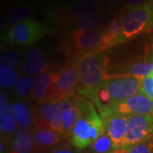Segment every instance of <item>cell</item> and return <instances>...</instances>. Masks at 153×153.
<instances>
[{"label":"cell","instance_id":"cell-20","mask_svg":"<svg viewBox=\"0 0 153 153\" xmlns=\"http://www.w3.org/2000/svg\"><path fill=\"white\" fill-rule=\"evenodd\" d=\"M62 134L52 129H43L36 130L34 134L35 145L40 149H47L52 147L61 141Z\"/></svg>","mask_w":153,"mask_h":153},{"label":"cell","instance_id":"cell-35","mask_svg":"<svg viewBox=\"0 0 153 153\" xmlns=\"http://www.w3.org/2000/svg\"><path fill=\"white\" fill-rule=\"evenodd\" d=\"M152 53H153V44L152 45Z\"/></svg>","mask_w":153,"mask_h":153},{"label":"cell","instance_id":"cell-21","mask_svg":"<svg viewBox=\"0 0 153 153\" xmlns=\"http://www.w3.org/2000/svg\"><path fill=\"white\" fill-rule=\"evenodd\" d=\"M13 115L21 128L27 129L33 124L31 110L24 102H16L13 104Z\"/></svg>","mask_w":153,"mask_h":153},{"label":"cell","instance_id":"cell-34","mask_svg":"<svg viewBox=\"0 0 153 153\" xmlns=\"http://www.w3.org/2000/svg\"><path fill=\"white\" fill-rule=\"evenodd\" d=\"M102 1H105V2H106V3H108L110 4H120L121 2H122V0H102Z\"/></svg>","mask_w":153,"mask_h":153},{"label":"cell","instance_id":"cell-22","mask_svg":"<svg viewBox=\"0 0 153 153\" xmlns=\"http://www.w3.org/2000/svg\"><path fill=\"white\" fill-rule=\"evenodd\" d=\"M103 20L100 15H90L81 18L71 26L72 30L82 32H95L102 27Z\"/></svg>","mask_w":153,"mask_h":153},{"label":"cell","instance_id":"cell-30","mask_svg":"<svg viewBox=\"0 0 153 153\" xmlns=\"http://www.w3.org/2000/svg\"><path fill=\"white\" fill-rule=\"evenodd\" d=\"M7 95L4 91H1L0 93V114H3L6 111L8 108V104H7Z\"/></svg>","mask_w":153,"mask_h":153},{"label":"cell","instance_id":"cell-33","mask_svg":"<svg viewBox=\"0 0 153 153\" xmlns=\"http://www.w3.org/2000/svg\"><path fill=\"white\" fill-rule=\"evenodd\" d=\"M129 151H130V147H123L119 149H113L112 151L107 153H129Z\"/></svg>","mask_w":153,"mask_h":153},{"label":"cell","instance_id":"cell-5","mask_svg":"<svg viewBox=\"0 0 153 153\" xmlns=\"http://www.w3.org/2000/svg\"><path fill=\"white\" fill-rule=\"evenodd\" d=\"M51 32L44 23L35 20H27L11 27L4 35L3 39L7 43L21 46H28Z\"/></svg>","mask_w":153,"mask_h":153},{"label":"cell","instance_id":"cell-13","mask_svg":"<svg viewBox=\"0 0 153 153\" xmlns=\"http://www.w3.org/2000/svg\"><path fill=\"white\" fill-rule=\"evenodd\" d=\"M75 94L66 96L58 102L60 111L62 127L66 135H70L79 117L78 108L75 103Z\"/></svg>","mask_w":153,"mask_h":153},{"label":"cell","instance_id":"cell-7","mask_svg":"<svg viewBox=\"0 0 153 153\" xmlns=\"http://www.w3.org/2000/svg\"><path fill=\"white\" fill-rule=\"evenodd\" d=\"M153 135V116H128L126 133L127 147H131L152 139Z\"/></svg>","mask_w":153,"mask_h":153},{"label":"cell","instance_id":"cell-28","mask_svg":"<svg viewBox=\"0 0 153 153\" xmlns=\"http://www.w3.org/2000/svg\"><path fill=\"white\" fill-rule=\"evenodd\" d=\"M140 91L153 102V74L143 78Z\"/></svg>","mask_w":153,"mask_h":153},{"label":"cell","instance_id":"cell-10","mask_svg":"<svg viewBox=\"0 0 153 153\" xmlns=\"http://www.w3.org/2000/svg\"><path fill=\"white\" fill-rule=\"evenodd\" d=\"M111 110L123 115L153 116V102L142 93H138L111 106Z\"/></svg>","mask_w":153,"mask_h":153},{"label":"cell","instance_id":"cell-1","mask_svg":"<svg viewBox=\"0 0 153 153\" xmlns=\"http://www.w3.org/2000/svg\"><path fill=\"white\" fill-rule=\"evenodd\" d=\"M74 100L79 117L69 136L75 147L84 149L91 146L104 133L103 121L91 100L76 94Z\"/></svg>","mask_w":153,"mask_h":153},{"label":"cell","instance_id":"cell-4","mask_svg":"<svg viewBox=\"0 0 153 153\" xmlns=\"http://www.w3.org/2000/svg\"><path fill=\"white\" fill-rule=\"evenodd\" d=\"M122 42L131 41L153 27V8L151 3L129 8L120 18Z\"/></svg>","mask_w":153,"mask_h":153},{"label":"cell","instance_id":"cell-11","mask_svg":"<svg viewBox=\"0 0 153 153\" xmlns=\"http://www.w3.org/2000/svg\"><path fill=\"white\" fill-rule=\"evenodd\" d=\"M72 44L76 48V56L78 59L83 55L100 51V44L103 38L102 32H82L79 30L71 31Z\"/></svg>","mask_w":153,"mask_h":153},{"label":"cell","instance_id":"cell-18","mask_svg":"<svg viewBox=\"0 0 153 153\" xmlns=\"http://www.w3.org/2000/svg\"><path fill=\"white\" fill-rule=\"evenodd\" d=\"M153 74V61L146 60H135L126 66L119 76H133L139 78H145Z\"/></svg>","mask_w":153,"mask_h":153},{"label":"cell","instance_id":"cell-31","mask_svg":"<svg viewBox=\"0 0 153 153\" xmlns=\"http://www.w3.org/2000/svg\"><path fill=\"white\" fill-rule=\"evenodd\" d=\"M124 1L130 8H134V7H136V6L144 4H145L144 2L146 0H124Z\"/></svg>","mask_w":153,"mask_h":153},{"label":"cell","instance_id":"cell-32","mask_svg":"<svg viewBox=\"0 0 153 153\" xmlns=\"http://www.w3.org/2000/svg\"><path fill=\"white\" fill-rule=\"evenodd\" d=\"M51 153H73L71 150L67 146H64V147H59L56 148L55 150H54Z\"/></svg>","mask_w":153,"mask_h":153},{"label":"cell","instance_id":"cell-29","mask_svg":"<svg viewBox=\"0 0 153 153\" xmlns=\"http://www.w3.org/2000/svg\"><path fill=\"white\" fill-rule=\"evenodd\" d=\"M129 153H153V140L152 139L130 147Z\"/></svg>","mask_w":153,"mask_h":153},{"label":"cell","instance_id":"cell-19","mask_svg":"<svg viewBox=\"0 0 153 153\" xmlns=\"http://www.w3.org/2000/svg\"><path fill=\"white\" fill-rule=\"evenodd\" d=\"M34 7L30 4H22L12 8L8 12L5 22L8 26L13 27L16 24L29 20V17L33 16Z\"/></svg>","mask_w":153,"mask_h":153},{"label":"cell","instance_id":"cell-17","mask_svg":"<svg viewBox=\"0 0 153 153\" xmlns=\"http://www.w3.org/2000/svg\"><path fill=\"white\" fill-rule=\"evenodd\" d=\"M35 146V139L32 132L21 128L12 138V150L10 153H31Z\"/></svg>","mask_w":153,"mask_h":153},{"label":"cell","instance_id":"cell-23","mask_svg":"<svg viewBox=\"0 0 153 153\" xmlns=\"http://www.w3.org/2000/svg\"><path fill=\"white\" fill-rule=\"evenodd\" d=\"M20 80V72L16 69L0 67V86L1 88H10L16 85Z\"/></svg>","mask_w":153,"mask_h":153},{"label":"cell","instance_id":"cell-6","mask_svg":"<svg viewBox=\"0 0 153 153\" xmlns=\"http://www.w3.org/2000/svg\"><path fill=\"white\" fill-rule=\"evenodd\" d=\"M100 115L103 121L104 132L111 138L114 149L127 147L126 133L128 116L116 112L111 109Z\"/></svg>","mask_w":153,"mask_h":153},{"label":"cell","instance_id":"cell-2","mask_svg":"<svg viewBox=\"0 0 153 153\" xmlns=\"http://www.w3.org/2000/svg\"><path fill=\"white\" fill-rule=\"evenodd\" d=\"M105 51L89 53L76 61L78 72V86L76 93L79 95L103 85L108 80V58Z\"/></svg>","mask_w":153,"mask_h":153},{"label":"cell","instance_id":"cell-12","mask_svg":"<svg viewBox=\"0 0 153 153\" xmlns=\"http://www.w3.org/2000/svg\"><path fill=\"white\" fill-rule=\"evenodd\" d=\"M57 87L60 94V101L66 96L75 94L78 86V72L76 62L66 67L59 72Z\"/></svg>","mask_w":153,"mask_h":153},{"label":"cell","instance_id":"cell-9","mask_svg":"<svg viewBox=\"0 0 153 153\" xmlns=\"http://www.w3.org/2000/svg\"><path fill=\"white\" fill-rule=\"evenodd\" d=\"M142 79L133 76H112L105 82L113 103L129 98L139 93Z\"/></svg>","mask_w":153,"mask_h":153},{"label":"cell","instance_id":"cell-8","mask_svg":"<svg viewBox=\"0 0 153 153\" xmlns=\"http://www.w3.org/2000/svg\"><path fill=\"white\" fill-rule=\"evenodd\" d=\"M33 124L36 130L52 129L66 135L62 127L58 102L49 101L41 105L34 114Z\"/></svg>","mask_w":153,"mask_h":153},{"label":"cell","instance_id":"cell-25","mask_svg":"<svg viewBox=\"0 0 153 153\" xmlns=\"http://www.w3.org/2000/svg\"><path fill=\"white\" fill-rule=\"evenodd\" d=\"M34 85H35V80L33 77L29 76H22L16 85L15 93L19 97H25L33 92Z\"/></svg>","mask_w":153,"mask_h":153},{"label":"cell","instance_id":"cell-27","mask_svg":"<svg viewBox=\"0 0 153 153\" xmlns=\"http://www.w3.org/2000/svg\"><path fill=\"white\" fill-rule=\"evenodd\" d=\"M20 63V55L15 50H9L2 54L0 58V67L15 69Z\"/></svg>","mask_w":153,"mask_h":153},{"label":"cell","instance_id":"cell-26","mask_svg":"<svg viewBox=\"0 0 153 153\" xmlns=\"http://www.w3.org/2000/svg\"><path fill=\"white\" fill-rule=\"evenodd\" d=\"M91 147L94 153H107L114 149L111 138L105 132L91 145Z\"/></svg>","mask_w":153,"mask_h":153},{"label":"cell","instance_id":"cell-24","mask_svg":"<svg viewBox=\"0 0 153 153\" xmlns=\"http://www.w3.org/2000/svg\"><path fill=\"white\" fill-rule=\"evenodd\" d=\"M17 126L18 124L13 115L7 111L1 114L0 117L1 135L4 134L6 136V135H10L13 133H16Z\"/></svg>","mask_w":153,"mask_h":153},{"label":"cell","instance_id":"cell-15","mask_svg":"<svg viewBox=\"0 0 153 153\" xmlns=\"http://www.w3.org/2000/svg\"><path fill=\"white\" fill-rule=\"evenodd\" d=\"M59 77V72L46 71L38 76L35 80V85L32 92V97L34 100L40 103L48 102V88L49 85L56 82Z\"/></svg>","mask_w":153,"mask_h":153},{"label":"cell","instance_id":"cell-3","mask_svg":"<svg viewBox=\"0 0 153 153\" xmlns=\"http://www.w3.org/2000/svg\"><path fill=\"white\" fill-rule=\"evenodd\" d=\"M104 12L101 0H76L59 6L49 7L47 16L51 22L61 25H72L81 18Z\"/></svg>","mask_w":153,"mask_h":153},{"label":"cell","instance_id":"cell-14","mask_svg":"<svg viewBox=\"0 0 153 153\" xmlns=\"http://www.w3.org/2000/svg\"><path fill=\"white\" fill-rule=\"evenodd\" d=\"M49 65L46 62L44 54L38 48L29 49L23 60L22 69L29 76H39L48 70Z\"/></svg>","mask_w":153,"mask_h":153},{"label":"cell","instance_id":"cell-16","mask_svg":"<svg viewBox=\"0 0 153 153\" xmlns=\"http://www.w3.org/2000/svg\"><path fill=\"white\" fill-rule=\"evenodd\" d=\"M123 44L122 42V28L121 22L118 17L113 18L105 30L103 31V38L100 44V51H105L106 49L113 48L119 44Z\"/></svg>","mask_w":153,"mask_h":153}]
</instances>
